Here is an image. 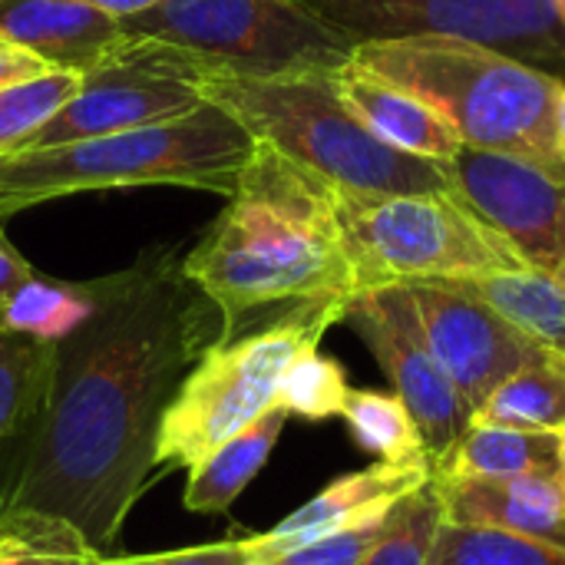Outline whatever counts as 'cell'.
<instances>
[{"instance_id": "cell-1", "label": "cell", "mask_w": 565, "mask_h": 565, "mask_svg": "<svg viewBox=\"0 0 565 565\" xmlns=\"http://www.w3.org/2000/svg\"><path fill=\"white\" fill-rule=\"evenodd\" d=\"M218 328L169 245L96 278L93 311L53 344L40 407L0 457V503L60 520L106 556L156 480L162 417Z\"/></svg>"}, {"instance_id": "cell-2", "label": "cell", "mask_w": 565, "mask_h": 565, "mask_svg": "<svg viewBox=\"0 0 565 565\" xmlns=\"http://www.w3.org/2000/svg\"><path fill=\"white\" fill-rule=\"evenodd\" d=\"M182 271L215 305L218 341L358 295L334 189L258 139L225 209L182 255Z\"/></svg>"}, {"instance_id": "cell-3", "label": "cell", "mask_w": 565, "mask_h": 565, "mask_svg": "<svg viewBox=\"0 0 565 565\" xmlns=\"http://www.w3.org/2000/svg\"><path fill=\"white\" fill-rule=\"evenodd\" d=\"M351 63L420 96L463 146L526 159L565 182L559 76L487 43L440 33L358 43Z\"/></svg>"}, {"instance_id": "cell-4", "label": "cell", "mask_w": 565, "mask_h": 565, "mask_svg": "<svg viewBox=\"0 0 565 565\" xmlns=\"http://www.w3.org/2000/svg\"><path fill=\"white\" fill-rule=\"evenodd\" d=\"M252 152L255 136L218 103L142 129L23 149L0 159V222L53 199L136 185H182L228 199Z\"/></svg>"}, {"instance_id": "cell-5", "label": "cell", "mask_w": 565, "mask_h": 565, "mask_svg": "<svg viewBox=\"0 0 565 565\" xmlns=\"http://www.w3.org/2000/svg\"><path fill=\"white\" fill-rule=\"evenodd\" d=\"M334 70L278 76L209 73L205 99L225 106L258 142L344 192L424 195L454 192L447 166L381 142L338 96Z\"/></svg>"}, {"instance_id": "cell-6", "label": "cell", "mask_w": 565, "mask_h": 565, "mask_svg": "<svg viewBox=\"0 0 565 565\" xmlns=\"http://www.w3.org/2000/svg\"><path fill=\"white\" fill-rule=\"evenodd\" d=\"M344 305H311L278 324L215 341L175 391L156 444V477L192 470L225 440L248 430L278 404V387L288 367L318 351L324 331L341 321Z\"/></svg>"}, {"instance_id": "cell-7", "label": "cell", "mask_w": 565, "mask_h": 565, "mask_svg": "<svg viewBox=\"0 0 565 565\" xmlns=\"http://www.w3.org/2000/svg\"><path fill=\"white\" fill-rule=\"evenodd\" d=\"M334 212L358 291L526 268L457 192L364 195L334 189Z\"/></svg>"}, {"instance_id": "cell-8", "label": "cell", "mask_w": 565, "mask_h": 565, "mask_svg": "<svg viewBox=\"0 0 565 565\" xmlns=\"http://www.w3.org/2000/svg\"><path fill=\"white\" fill-rule=\"evenodd\" d=\"M126 36L172 43L215 73L338 70L354 43L291 0H162L119 20Z\"/></svg>"}, {"instance_id": "cell-9", "label": "cell", "mask_w": 565, "mask_h": 565, "mask_svg": "<svg viewBox=\"0 0 565 565\" xmlns=\"http://www.w3.org/2000/svg\"><path fill=\"white\" fill-rule=\"evenodd\" d=\"M354 46L404 36H460L503 50L565 83V33L553 0H291Z\"/></svg>"}, {"instance_id": "cell-10", "label": "cell", "mask_w": 565, "mask_h": 565, "mask_svg": "<svg viewBox=\"0 0 565 565\" xmlns=\"http://www.w3.org/2000/svg\"><path fill=\"white\" fill-rule=\"evenodd\" d=\"M209 63L172 43L126 36L109 56L83 73L79 93L30 139L26 149H46L179 119L209 103Z\"/></svg>"}, {"instance_id": "cell-11", "label": "cell", "mask_w": 565, "mask_h": 565, "mask_svg": "<svg viewBox=\"0 0 565 565\" xmlns=\"http://www.w3.org/2000/svg\"><path fill=\"white\" fill-rule=\"evenodd\" d=\"M341 321L358 331V338L387 371L394 394L417 420L430 470L440 467L447 454L460 444V437L470 430L473 411L437 364L424 338L411 288L384 285L358 291L344 305Z\"/></svg>"}, {"instance_id": "cell-12", "label": "cell", "mask_w": 565, "mask_h": 565, "mask_svg": "<svg viewBox=\"0 0 565 565\" xmlns=\"http://www.w3.org/2000/svg\"><path fill=\"white\" fill-rule=\"evenodd\" d=\"M444 166L454 192L526 268L559 275L565 265V182L526 159L470 146Z\"/></svg>"}, {"instance_id": "cell-13", "label": "cell", "mask_w": 565, "mask_h": 565, "mask_svg": "<svg viewBox=\"0 0 565 565\" xmlns=\"http://www.w3.org/2000/svg\"><path fill=\"white\" fill-rule=\"evenodd\" d=\"M407 288L437 364L473 414L510 374L550 354L463 291L440 281H414Z\"/></svg>"}, {"instance_id": "cell-14", "label": "cell", "mask_w": 565, "mask_h": 565, "mask_svg": "<svg viewBox=\"0 0 565 565\" xmlns=\"http://www.w3.org/2000/svg\"><path fill=\"white\" fill-rule=\"evenodd\" d=\"M444 523L487 526L565 550L563 473H530L507 480L430 477Z\"/></svg>"}, {"instance_id": "cell-15", "label": "cell", "mask_w": 565, "mask_h": 565, "mask_svg": "<svg viewBox=\"0 0 565 565\" xmlns=\"http://www.w3.org/2000/svg\"><path fill=\"white\" fill-rule=\"evenodd\" d=\"M427 480H430V467H391L381 460L358 473H348V477L328 483L315 500H308L301 510H295L275 530L258 536L262 563L271 565L278 556H285L305 543L341 533V530L367 520L371 513L387 510L391 503L414 493Z\"/></svg>"}, {"instance_id": "cell-16", "label": "cell", "mask_w": 565, "mask_h": 565, "mask_svg": "<svg viewBox=\"0 0 565 565\" xmlns=\"http://www.w3.org/2000/svg\"><path fill=\"white\" fill-rule=\"evenodd\" d=\"M341 103L391 149L427 159V162H450L463 139L457 129L420 96L354 66L351 60L331 73Z\"/></svg>"}, {"instance_id": "cell-17", "label": "cell", "mask_w": 565, "mask_h": 565, "mask_svg": "<svg viewBox=\"0 0 565 565\" xmlns=\"http://www.w3.org/2000/svg\"><path fill=\"white\" fill-rule=\"evenodd\" d=\"M0 33L73 73L93 70L126 40L119 20L83 0H0Z\"/></svg>"}, {"instance_id": "cell-18", "label": "cell", "mask_w": 565, "mask_h": 565, "mask_svg": "<svg viewBox=\"0 0 565 565\" xmlns=\"http://www.w3.org/2000/svg\"><path fill=\"white\" fill-rule=\"evenodd\" d=\"M440 285L483 301L523 338L550 354L565 358V288L553 275H543L536 268H510Z\"/></svg>"}, {"instance_id": "cell-19", "label": "cell", "mask_w": 565, "mask_h": 565, "mask_svg": "<svg viewBox=\"0 0 565 565\" xmlns=\"http://www.w3.org/2000/svg\"><path fill=\"white\" fill-rule=\"evenodd\" d=\"M285 424H288V411L275 404L248 430H242L238 437H232L218 450H212L205 460H199L189 470L182 507L189 513H202V516L225 513L245 493V487L262 473Z\"/></svg>"}, {"instance_id": "cell-20", "label": "cell", "mask_w": 565, "mask_h": 565, "mask_svg": "<svg viewBox=\"0 0 565 565\" xmlns=\"http://www.w3.org/2000/svg\"><path fill=\"white\" fill-rule=\"evenodd\" d=\"M559 450H563L559 434L470 424V430L447 454V460L430 470V477L507 480V477H530V473H563Z\"/></svg>"}, {"instance_id": "cell-21", "label": "cell", "mask_w": 565, "mask_h": 565, "mask_svg": "<svg viewBox=\"0 0 565 565\" xmlns=\"http://www.w3.org/2000/svg\"><path fill=\"white\" fill-rule=\"evenodd\" d=\"M470 424H497L513 430L563 434L565 430V358L546 354L536 364L510 374L473 414Z\"/></svg>"}, {"instance_id": "cell-22", "label": "cell", "mask_w": 565, "mask_h": 565, "mask_svg": "<svg viewBox=\"0 0 565 565\" xmlns=\"http://www.w3.org/2000/svg\"><path fill=\"white\" fill-rule=\"evenodd\" d=\"M93 305H96V278L60 281V278H46L36 271L0 308V324L7 331L36 338L43 344H56L93 311Z\"/></svg>"}, {"instance_id": "cell-23", "label": "cell", "mask_w": 565, "mask_h": 565, "mask_svg": "<svg viewBox=\"0 0 565 565\" xmlns=\"http://www.w3.org/2000/svg\"><path fill=\"white\" fill-rule=\"evenodd\" d=\"M354 440L391 467H430L417 420L397 394L351 391L341 411Z\"/></svg>"}, {"instance_id": "cell-24", "label": "cell", "mask_w": 565, "mask_h": 565, "mask_svg": "<svg viewBox=\"0 0 565 565\" xmlns=\"http://www.w3.org/2000/svg\"><path fill=\"white\" fill-rule=\"evenodd\" d=\"M53 344L7 331L0 324V457L33 420L46 374H50Z\"/></svg>"}, {"instance_id": "cell-25", "label": "cell", "mask_w": 565, "mask_h": 565, "mask_svg": "<svg viewBox=\"0 0 565 565\" xmlns=\"http://www.w3.org/2000/svg\"><path fill=\"white\" fill-rule=\"evenodd\" d=\"M427 565H565V550L503 530L440 523Z\"/></svg>"}, {"instance_id": "cell-26", "label": "cell", "mask_w": 565, "mask_h": 565, "mask_svg": "<svg viewBox=\"0 0 565 565\" xmlns=\"http://www.w3.org/2000/svg\"><path fill=\"white\" fill-rule=\"evenodd\" d=\"M440 523V503L427 480L387 510L361 565H427Z\"/></svg>"}, {"instance_id": "cell-27", "label": "cell", "mask_w": 565, "mask_h": 565, "mask_svg": "<svg viewBox=\"0 0 565 565\" xmlns=\"http://www.w3.org/2000/svg\"><path fill=\"white\" fill-rule=\"evenodd\" d=\"M83 73L53 70L40 79L0 89V159L30 146V139L79 93Z\"/></svg>"}, {"instance_id": "cell-28", "label": "cell", "mask_w": 565, "mask_h": 565, "mask_svg": "<svg viewBox=\"0 0 565 565\" xmlns=\"http://www.w3.org/2000/svg\"><path fill=\"white\" fill-rule=\"evenodd\" d=\"M99 556L73 526L30 513H13L0 536V565H99Z\"/></svg>"}, {"instance_id": "cell-29", "label": "cell", "mask_w": 565, "mask_h": 565, "mask_svg": "<svg viewBox=\"0 0 565 565\" xmlns=\"http://www.w3.org/2000/svg\"><path fill=\"white\" fill-rule=\"evenodd\" d=\"M348 394H351V387H348L344 367L334 358L308 351L281 377L278 407H285L288 417L328 420V417H341Z\"/></svg>"}, {"instance_id": "cell-30", "label": "cell", "mask_w": 565, "mask_h": 565, "mask_svg": "<svg viewBox=\"0 0 565 565\" xmlns=\"http://www.w3.org/2000/svg\"><path fill=\"white\" fill-rule=\"evenodd\" d=\"M387 510H377L367 520H361V523H354V526H348L341 533L305 543V546L278 556L271 565H361L364 553L371 550V543H374V536H377V530H381V523L387 516Z\"/></svg>"}, {"instance_id": "cell-31", "label": "cell", "mask_w": 565, "mask_h": 565, "mask_svg": "<svg viewBox=\"0 0 565 565\" xmlns=\"http://www.w3.org/2000/svg\"><path fill=\"white\" fill-rule=\"evenodd\" d=\"M99 565H265L258 536L248 540H222L202 543L175 553H152V556H126V559H103Z\"/></svg>"}, {"instance_id": "cell-32", "label": "cell", "mask_w": 565, "mask_h": 565, "mask_svg": "<svg viewBox=\"0 0 565 565\" xmlns=\"http://www.w3.org/2000/svg\"><path fill=\"white\" fill-rule=\"evenodd\" d=\"M60 66L46 63L43 56H36L33 50L7 40L0 33V89H10V86H20V83H30V79H40L46 73H53Z\"/></svg>"}, {"instance_id": "cell-33", "label": "cell", "mask_w": 565, "mask_h": 565, "mask_svg": "<svg viewBox=\"0 0 565 565\" xmlns=\"http://www.w3.org/2000/svg\"><path fill=\"white\" fill-rule=\"evenodd\" d=\"M36 275V268L17 252V245L7 238V228L0 222V308Z\"/></svg>"}, {"instance_id": "cell-34", "label": "cell", "mask_w": 565, "mask_h": 565, "mask_svg": "<svg viewBox=\"0 0 565 565\" xmlns=\"http://www.w3.org/2000/svg\"><path fill=\"white\" fill-rule=\"evenodd\" d=\"M83 3L96 7L99 13H106V17H113V20H126V17H136V13H142V10L162 3V0H83Z\"/></svg>"}, {"instance_id": "cell-35", "label": "cell", "mask_w": 565, "mask_h": 565, "mask_svg": "<svg viewBox=\"0 0 565 565\" xmlns=\"http://www.w3.org/2000/svg\"><path fill=\"white\" fill-rule=\"evenodd\" d=\"M10 523H13V513H10V510H7V507L0 503V536H3L7 530H10Z\"/></svg>"}, {"instance_id": "cell-36", "label": "cell", "mask_w": 565, "mask_h": 565, "mask_svg": "<svg viewBox=\"0 0 565 565\" xmlns=\"http://www.w3.org/2000/svg\"><path fill=\"white\" fill-rule=\"evenodd\" d=\"M553 10H556V17H559V23H563V33H565V0H553Z\"/></svg>"}, {"instance_id": "cell-37", "label": "cell", "mask_w": 565, "mask_h": 565, "mask_svg": "<svg viewBox=\"0 0 565 565\" xmlns=\"http://www.w3.org/2000/svg\"><path fill=\"white\" fill-rule=\"evenodd\" d=\"M559 132H563V146H565V89H563V99H559Z\"/></svg>"}, {"instance_id": "cell-38", "label": "cell", "mask_w": 565, "mask_h": 565, "mask_svg": "<svg viewBox=\"0 0 565 565\" xmlns=\"http://www.w3.org/2000/svg\"><path fill=\"white\" fill-rule=\"evenodd\" d=\"M563 437V450H559V470H563V480H565V430L559 434Z\"/></svg>"}, {"instance_id": "cell-39", "label": "cell", "mask_w": 565, "mask_h": 565, "mask_svg": "<svg viewBox=\"0 0 565 565\" xmlns=\"http://www.w3.org/2000/svg\"><path fill=\"white\" fill-rule=\"evenodd\" d=\"M556 281H559V285H563V288H565V265H563V268H559V275H556Z\"/></svg>"}]
</instances>
